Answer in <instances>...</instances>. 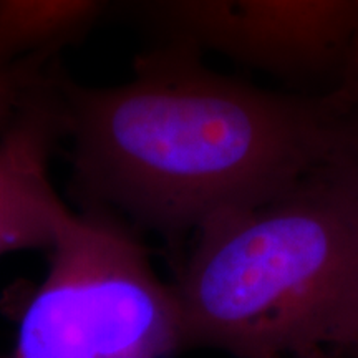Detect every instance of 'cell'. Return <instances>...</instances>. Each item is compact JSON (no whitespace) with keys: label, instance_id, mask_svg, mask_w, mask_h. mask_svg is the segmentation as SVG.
<instances>
[{"label":"cell","instance_id":"obj_11","mask_svg":"<svg viewBox=\"0 0 358 358\" xmlns=\"http://www.w3.org/2000/svg\"><path fill=\"white\" fill-rule=\"evenodd\" d=\"M2 2H3V0H0V6H2Z\"/></svg>","mask_w":358,"mask_h":358},{"label":"cell","instance_id":"obj_4","mask_svg":"<svg viewBox=\"0 0 358 358\" xmlns=\"http://www.w3.org/2000/svg\"><path fill=\"white\" fill-rule=\"evenodd\" d=\"M159 42L302 80L342 66L358 0H141Z\"/></svg>","mask_w":358,"mask_h":358},{"label":"cell","instance_id":"obj_5","mask_svg":"<svg viewBox=\"0 0 358 358\" xmlns=\"http://www.w3.org/2000/svg\"><path fill=\"white\" fill-rule=\"evenodd\" d=\"M57 71L13 122L0 131V257L19 250H48L69 206L50 178V156L64 136Z\"/></svg>","mask_w":358,"mask_h":358},{"label":"cell","instance_id":"obj_2","mask_svg":"<svg viewBox=\"0 0 358 358\" xmlns=\"http://www.w3.org/2000/svg\"><path fill=\"white\" fill-rule=\"evenodd\" d=\"M174 289L187 348L241 358L352 355L358 186L327 163L272 198L209 217Z\"/></svg>","mask_w":358,"mask_h":358},{"label":"cell","instance_id":"obj_6","mask_svg":"<svg viewBox=\"0 0 358 358\" xmlns=\"http://www.w3.org/2000/svg\"><path fill=\"white\" fill-rule=\"evenodd\" d=\"M111 0H3L0 58L48 53L77 40Z\"/></svg>","mask_w":358,"mask_h":358},{"label":"cell","instance_id":"obj_10","mask_svg":"<svg viewBox=\"0 0 358 358\" xmlns=\"http://www.w3.org/2000/svg\"><path fill=\"white\" fill-rule=\"evenodd\" d=\"M352 357H358V345L353 348V352H352Z\"/></svg>","mask_w":358,"mask_h":358},{"label":"cell","instance_id":"obj_7","mask_svg":"<svg viewBox=\"0 0 358 358\" xmlns=\"http://www.w3.org/2000/svg\"><path fill=\"white\" fill-rule=\"evenodd\" d=\"M45 53L19 58H0V131L13 122L20 110L47 85L50 78Z\"/></svg>","mask_w":358,"mask_h":358},{"label":"cell","instance_id":"obj_3","mask_svg":"<svg viewBox=\"0 0 358 358\" xmlns=\"http://www.w3.org/2000/svg\"><path fill=\"white\" fill-rule=\"evenodd\" d=\"M17 319L15 358H158L187 350L174 285L127 227L69 211Z\"/></svg>","mask_w":358,"mask_h":358},{"label":"cell","instance_id":"obj_1","mask_svg":"<svg viewBox=\"0 0 358 358\" xmlns=\"http://www.w3.org/2000/svg\"><path fill=\"white\" fill-rule=\"evenodd\" d=\"M55 90L78 186L166 239L272 198L329 161L325 100L227 77L187 43L143 52L115 87L57 73Z\"/></svg>","mask_w":358,"mask_h":358},{"label":"cell","instance_id":"obj_8","mask_svg":"<svg viewBox=\"0 0 358 358\" xmlns=\"http://www.w3.org/2000/svg\"><path fill=\"white\" fill-rule=\"evenodd\" d=\"M329 163L358 186V105H332Z\"/></svg>","mask_w":358,"mask_h":358},{"label":"cell","instance_id":"obj_9","mask_svg":"<svg viewBox=\"0 0 358 358\" xmlns=\"http://www.w3.org/2000/svg\"><path fill=\"white\" fill-rule=\"evenodd\" d=\"M342 82L337 92L327 98L332 105H358V20L342 62Z\"/></svg>","mask_w":358,"mask_h":358}]
</instances>
